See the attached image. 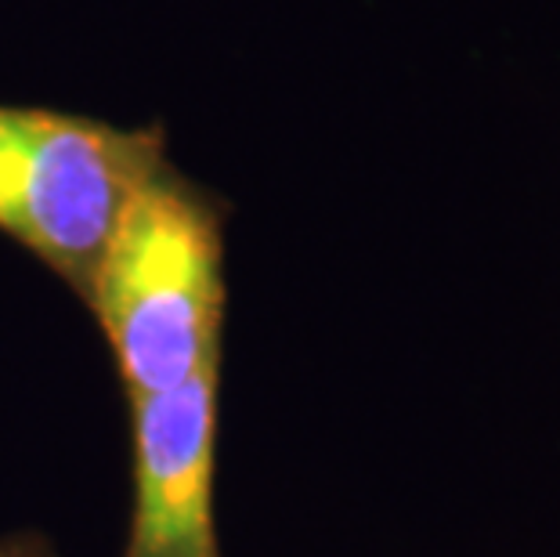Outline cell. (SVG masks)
I'll use <instances>...</instances> for the list:
<instances>
[{"label":"cell","instance_id":"obj_1","mask_svg":"<svg viewBox=\"0 0 560 557\" xmlns=\"http://www.w3.org/2000/svg\"><path fill=\"white\" fill-rule=\"evenodd\" d=\"M127 402L160 395L224 355V204L160 160L120 207L88 293Z\"/></svg>","mask_w":560,"mask_h":557},{"label":"cell","instance_id":"obj_2","mask_svg":"<svg viewBox=\"0 0 560 557\" xmlns=\"http://www.w3.org/2000/svg\"><path fill=\"white\" fill-rule=\"evenodd\" d=\"M166 160L163 127L0 102V235L88 304L94 268L135 185Z\"/></svg>","mask_w":560,"mask_h":557},{"label":"cell","instance_id":"obj_3","mask_svg":"<svg viewBox=\"0 0 560 557\" xmlns=\"http://www.w3.org/2000/svg\"><path fill=\"white\" fill-rule=\"evenodd\" d=\"M221 365L127 402L135 438V511L124 557H221L213 532Z\"/></svg>","mask_w":560,"mask_h":557},{"label":"cell","instance_id":"obj_4","mask_svg":"<svg viewBox=\"0 0 560 557\" xmlns=\"http://www.w3.org/2000/svg\"><path fill=\"white\" fill-rule=\"evenodd\" d=\"M0 557H58V554L37 532H15V536L0 539Z\"/></svg>","mask_w":560,"mask_h":557}]
</instances>
